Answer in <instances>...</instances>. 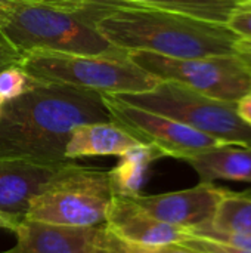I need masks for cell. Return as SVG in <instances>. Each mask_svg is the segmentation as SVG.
Returning <instances> with one entry per match:
<instances>
[{"mask_svg":"<svg viewBox=\"0 0 251 253\" xmlns=\"http://www.w3.org/2000/svg\"><path fill=\"white\" fill-rule=\"evenodd\" d=\"M104 95L59 83H41L0 114V157L46 163L70 162L65 147L71 132L86 123L111 122Z\"/></svg>","mask_w":251,"mask_h":253,"instance_id":"cell-1","label":"cell"},{"mask_svg":"<svg viewBox=\"0 0 251 253\" xmlns=\"http://www.w3.org/2000/svg\"><path fill=\"white\" fill-rule=\"evenodd\" d=\"M80 9L111 44L126 52L148 50L170 58L235 53L238 37L225 24L123 0H89Z\"/></svg>","mask_w":251,"mask_h":253,"instance_id":"cell-2","label":"cell"},{"mask_svg":"<svg viewBox=\"0 0 251 253\" xmlns=\"http://www.w3.org/2000/svg\"><path fill=\"white\" fill-rule=\"evenodd\" d=\"M1 33L21 56L28 52H61L74 55H126L111 44L80 7H64L44 1H4Z\"/></svg>","mask_w":251,"mask_h":253,"instance_id":"cell-3","label":"cell"},{"mask_svg":"<svg viewBox=\"0 0 251 253\" xmlns=\"http://www.w3.org/2000/svg\"><path fill=\"white\" fill-rule=\"evenodd\" d=\"M19 65L40 82L68 84L112 96L148 92L161 82L138 67L129 53L114 56L36 50L22 55Z\"/></svg>","mask_w":251,"mask_h":253,"instance_id":"cell-4","label":"cell"},{"mask_svg":"<svg viewBox=\"0 0 251 253\" xmlns=\"http://www.w3.org/2000/svg\"><path fill=\"white\" fill-rule=\"evenodd\" d=\"M112 197L107 169L81 166L74 160L31 199L24 218L55 225L96 227L105 224Z\"/></svg>","mask_w":251,"mask_h":253,"instance_id":"cell-5","label":"cell"},{"mask_svg":"<svg viewBox=\"0 0 251 253\" xmlns=\"http://www.w3.org/2000/svg\"><path fill=\"white\" fill-rule=\"evenodd\" d=\"M115 98L175 119L223 144L251 145V127L238 116L235 102L212 98L182 83L161 80L152 90Z\"/></svg>","mask_w":251,"mask_h":253,"instance_id":"cell-6","label":"cell"},{"mask_svg":"<svg viewBox=\"0 0 251 253\" xmlns=\"http://www.w3.org/2000/svg\"><path fill=\"white\" fill-rule=\"evenodd\" d=\"M127 53L154 77L182 83L216 99L237 102L251 89V67L237 53L200 58H170L148 50Z\"/></svg>","mask_w":251,"mask_h":253,"instance_id":"cell-7","label":"cell"},{"mask_svg":"<svg viewBox=\"0 0 251 253\" xmlns=\"http://www.w3.org/2000/svg\"><path fill=\"white\" fill-rule=\"evenodd\" d=\"M104 102L112 122L123 126L142 144L155 147L164 157L185 162L188 157L223 144L175 119L126 104L115 96L104 95Z\"/></svg>","mask_w":251,"mask_h":253,"instance_id":"cell-8","label":"cell"},{"mask_svg":"<svg viewBox=\"0 0 251 253\" xmlns=\"http://www.w3.org/2000/svg\"><path fill=\"white\" fill-rule=\"evenodd\" d=\"M228 190L216 187L213 182L164 194H135L129 196L148 215L188 233L212 225L217 205Z\"/></svg>","mask_w":251,"mask_h":253,"instance_id":"cell-9","label":"cell"},{"mask_svg":"<svg viewBox=\"0 0 251 253\" xmlns=\"http://www.w3.org/2000/svg\"><path fill=\"white\" fill-rule=\"evenodd\" d=\"M13 234L15 246L0 253H102L107 227H68L22 218Z\"/></svg>","mask_w":251,"mask_h":253,"instance_id":"cell-10","label":"cell"},{"mask_svg":"<svg viewBox=\"0 0 251 253\" xmlns=\"http://www.w3.org/2000/svg\"><path fill=\"white\" fill-rule=\"evenodd\" d=\"M70 162L46 163L30 159L0 157V212L25 216L31 199Z\"/></svg>","mask_w":251,"mask_h":253,"instance_id":"cell-11","label":"cell"},{"mask_svg":"<svg viewBox=\"0 0 251 253\" xmlns=\"http://www.w3.org/2000/svg\"><path fill=\"white\" fill-rule=\"evenodd\" d=\"M107 228L121 240L138 246L182 243L189 233L152 218L129 196L114 194L105 218Z\"/></svg>","mask_w":251,"mask_h":253,"instance_id":"cell-12","label":"cell"},{"mask_svg":"<svg viewBox=\"0 0 251 253\" xmlns=\"http://www.w3.org/2000/svg\"><path fill=\"white\" fill-rule=\"evenodd\" d=\"M142 144L115 122H96L77 126L67 142L65 157L77 160L95 156L120 157L127 150Z\"/></svg>","mask_w":251,"mask_h":253,"instance_id":"cell-13","label":"cell"},{"mask_svg":"<svg viewBox=\"0 0 251 253\" xmlns=\"http://www.w3.org/2000/svg\"><path fill=\"white\" fill-rule=\"evenodd\" d=\"M200 176V182L217 179L251 184V145L220 144L185 160Z\"/></svg>","mask_w":251,"mask_h":253,"instance_id":"cell-14","label":"cell"},{"mask_svg":"<svg viewBox=\"0 0 251 253\" xmlns=\"http://www.w3.org/2000/svg\"><path fill=\"white\" fill-rule=\"evenodd\" d=\"M163 157L164 156L155 147L146 144H139L121 154L118 163L108 170L114 194H139L151 163Z\"/></svg>","mask_w":251,"mask_h":253,"instance_id":"cell-15","label":"cell"},{"mask_svg":"<svg viewBox=\"0 0 251 253\" xmlns=\"http://www.w3.org/2000/svg\"><path fill=\"white\" fill-rule=\"evenodd\" d=\"M164 12L225 24L238 0H123Z\"/></svg>","mask_w":251,"mask_h":253,"instance_id":"cell-16","label":"cell"},{"mask_svg":"<svg viewBox=\"0 0 251 253\" xmlns=\"http://www.w3.org/2000/svg\"><path fill=\"white\" fill-rule=\"evenodd\" d=\"M210 228L223 233L251 236V191H226L217 205Z\"/></svg>","mask_w":251,"mask_h":253,"instance_id":"cell-17","label":"cell"},{"mask_svg":"<svg viewBox=\"0 0 251 253\" xmlns=\"http://www.w3.org/2000/svg\"><path fill=\"white\" fill-rule=\"evenodd\" d=\"M41 83L43 82L25 71L19 62L10 64L0 70V96L4 102L21 98Z\"/></svg>","mask_w":251,"mask_h":253,"instance_id":"cell-18","label":"cell"},{"mask_svg":"<svg viewBox=\"0 0 251 253\" xmlns=\"http://www.w3.org/2000/svg\"><path fill=\"white\" fill-rule=\"evenodd\" d=\"M226 27L240 39L251 40V0H238L229 13Z\"/></svg>","mask_w":251,"mask_h":253,"instance_id":"cell-19","label":"cell"},{"mask_svg":"<svg viewBox=\"0 0 251 253\" xmlns=\"http://www.w3.org/2000/svg\"><path fill=\"white\" fill-rule=\"evenodd\" d=\"M191 236L203 237V239H210L215 242H220L229 246H235L240 249L251 251V236H244V234H234V233H223V231H216L210 227L195 230L189 233Z\"/></svg>","mask_w":251,"mask_h":253,"instance_id":"cell-20","label":"cell"},{"mask_svg":"<svg viewBox=\"0 0 251 253\" xmlns=\"http://www.w3.org/2000/svg\"><path fill=\"white\" fill-rule=\"evenodd\" d=\"M182 245H186L192 249H197L203 253H251V251L246 249H240L235 246H229L220 242H215L210 239H203V237H197V236H188Z\"/></svg>","mask_w":251,"mask_h":253,"instance_id":"cell-21","label":"cell"},{"mask_svg":"<svg viewBox=\"0 0 251 253\" xmlns=\"http://www.w3.org/2000/svg\"><path fill=\"white\" fill-rule=\"evenodd\" d=\"M133 246L136 253H203L182 243H173L164 246H138V245Z\"/></svg>","mask_w":251,"mask_h":253,"instance_id":"cell-22","label":"cell"},{"mask_svg":"<svg viewBox=\"0 0 251 253\" xmlns=\"http://www.w3.org/2000/svg\"><path fill=\"white\" fill-rule=\"evenodd\" d=\"M235 107H237V113L243 119V122L247 123L251 127V89L235 102Z\"/></svg>","mask_w":251,"mask_h":253,"instance_id":"cell-23","label":"cell"},{"mask_svg":"<svg viewBox=\"0 0 251 253\" xmlns=\"http://www.w3.org/2000/svg\"><path fill=\"white\" fill-rule=\"evenodd\" d=\"M235 53L243 58L249 65L251 67V40H246V39H240L235 43Z\"/></svg>","mask_w":251,"mask_h":253,"instance_id":"cell-24","label":"cell"},{"mask_svg":"<svg viewBox=\"0 0 251 253\" xmlns=\"http://www.w3.org/2000/svg\"><path fill=\"white\" fill-rule=\"evenodd\" d=\"M21 216H15V215H9L4 212H0V228L1 230H7L10 233H15L18 224L21 222Z\"/></svg>","mask_w":251,"mask_h":253,"instance_id":"cell-25","label":"cell"},{"mask_svg":"<svg viewBox=\"0 0 251 253\" xmlns=\"http://www.w3.org/2000/svg\"><path fill=\"white\" fill-rule=\"evenodd\" d=\"M21 55L15 50H0V70L10 65V64H18L21 61Z\"/></svg>","mask_w":251,"mask_h":253,"instance_id":"cell-26","label":"cell"},{"mask_svg":"<svg viewBox=\"0 0 251 253\" xmlns=\"http://www.w3.org/2000/svg\"><path fill=\"white\" fill-rule=\"evenodd\" d=\"M4 1H12V0H0V3H4ZM27 1H44V3H52V4H56V6H64V7H80L81 4L78 3H71V1H65V0H27Z\"/></svg>","mask_w":251,"mask_h":253,"instance_id":"cell-27","label":"cell"},{"mask_svg":"<svg viewBox=\"0 0 251 253\" xmlns=\"http://www.w3.org/2000/svg\"><path fill=\"white\" fill-rule=\"evenodd\" d=\"M4 18H6V7H4V3H0V46H4V47H7V49H12V47L7 44V42H6V39L3 37V33H1V24H3ZM12 50H13V49H12Z\"/></svg>","mask_w":251,"mask_h":253,"instance_id":"cell-28","label":"cell"},{"mask_svg":"<svg viewBox=\"0 0 251 253\" xmlns=\"http://www.w3.org/2000/svg\"><path fill=\"white\" fill-rule=\"evenodd\" d=\"M65 1H71V3H78V4H81V3L89 1V0H65Z\"/></svg>","mask_w":251,"mask_h":253,"instance_id":"cell-29","label":"cell"},{"mask_svg":"<svg viewBox=\"0 0 251 253\" xmlns=\"http://www.w3.org/2000/svg\"><path fill=\"white\" fill-rule=\"evenodd\" d=\"M3 105H4V101L1 99V96H0V114H1V110H3Z\"/></svg>","mask_w":251,"mask_h":253,"instance_id":"cell-30","label":"cell"},{"mask_svg":"<svg viewBox=\"0 0 251 253\" xmlns=\"http://www.w3.org/2000/svg\"><path fill=\"white\" fill-rule=\"evenodd\" d=\"M4 49H7V47H4V46H0V50H4ZM7 50H12V49H7Z\"/></svg>","mask_w":251,"mask_h":253,"instance_id":"cell-31","label":"cell"}]
</instances>
